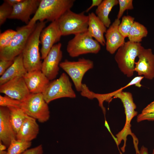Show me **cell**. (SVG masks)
Returning a JSON list of instances; mask_svg holds the SVG:
<instances>
[{
  "label": "cell",
  "instance_id": "9",
  "mask_svg": "<svg viewBox=\"0 0 154 154\" xmlns=\"http://www.w3.org/2000/svg\"><path fill=\"white\" fill-rule=\"evenodd\" d=\"M129 86L127 84L125 86L114 92V98H118L122 102L125 110L126 121L122 129L116 136L117 141L121 142L122 140L126 143V137L129 134H131V122L133 118L137 114L135 110L136 106L133 102L132 94L129 92H123L122 90Z\"/></svg>",
  "mask_w": 154,
  "mask_h": 154
},
{
  "label": "cell",
  "instance_id": "27",
  "mask_svg": "<svg viewBox=\"0 0 154 154\" xmlns=\"http://www.w3.org/2000/svg\"><path fill=\"white\" fill-rule=\"evenodd\" d=\"M16 31L7 29L0 34V49L8 46L16 33Z\"/></svg>",
  "mask_w": 154,
  "mask_h": 154
},
{
  "label": "cell",
  "instance_id": "17",
  "mask_svg": "<svg viewBox=\"0 0 154 154\" xmlns=\"http://www.w3.org/2000/svg\"><path fill=\"white\" fill-rule=\"evenodd\" d=\"M23 77L31 94L42 93L50 82L41 70L27 72Z\"/></svg>",
  "mask_w": 154,
  "mask_h": 154
},
{
  "label": "cell",
  "instance_id": "5",
  "mask_svg": "<svg viewBox=\"0 0 154 154\" xmlns=\"http://www.w3.org/2000/svg\"><path fill=\"white\" fill-rule=\"evenodd\" d=\"M100 49V44L87 31L75 35L66 46L67 51L72 57L89 53L96 54Z\"/></svg>",
  "mask_w": 154,
  "mask_h": 154
},
{
  "label": "cell",
  "instance_id": "13",
  "mask_svg": "<svg viewBox=\"0 0 154 154\" xmlns=\"http://www.w3.org/2000/svg\"><path fill=\"white\" fill-rule=\"evenodd\" d=\"M0 92L21 102L25 100L31 94L23 77L14 78L0 85Z\"/></svg>",
  "mask_w": 154,
  "mask_h": 154
},
{
  "label": "cell",
  "instance_id": "14",
  "mask_svg": "<svg viewBox=\"0 0 154 154\" xmlns=\"http://www.w3.org/2000/svg\"><path fill=\"white\" fill-rule=\"evenodd\" d=\"M40 0H22L13 7L12 13L8 19L20 20L27 25L31 15L36 12Z\"/></svg>",
  "mask_w": 154,
  "mask_h": 154
},
{
  "label": "cell",
  "instance_id": "38",
  "mask_svg": "<svg viewBox=\"0 0 154 154\" xmlns=\"http://www.w3.org/2000/svg\"><path fill=\"white\" fill-rule=\"evenodd\" d=\"M7 147L1 141H0V151L5 150Z\"/></svg>",
  "mask_w": 154,
  "mask_h": 154
},
{
  "label": "cell",
  "instance_id": "23",
  "mask_svg": "<svg viewBox=\"0 0 154 154\" xmlns=\"http://www.w3.org/2000/svg\"><path fill=\"white\" fill-rule=\"evenodd\" d=\"M7 107L9 111L10 119L12 126L17 134L27 115L20 108L13 106Z\"/></svg>",
  "mask_w": 154,
  "mask_h": 154
},
{
  "label": "cell",
  "instance_id": "1",
  "mask_svg": "<svg viewBox=\"0 0 154 154\" xmlns=\"http://www.w3.org/2000/svg\"><path fill=\"white\" fill-rule=\"evenodd\" d=\"M74 0H40L38 9L28 24L35 25L37 21L46 20L51 22L57 21L73 6Z\"/></svg>",
  "mask_w": 154,
  "mask_h": 154
},
{
  "label": "cell",
  "instance_id": "21",
  "mask_svg": "<svg viewBox=\"0 0 154 154\" xmlns=\"http://www.w3.org/2000/svg\"><path fill=\"white\" fill-rule=\"evenodd\" d=\"M13 64L0 78V86L17 77H23L27 72L23 62L22 54L16 57Z\"/></svg>",
  "mask_w": 154,
  "mask_h": 154
},
{
  "label": "cell",
  "instance_id": "2",
  "mask_svg": "<svg viewBox=\"0 0 154 154\" xmlns=\"http://www.w3.org/2000/svg\"><path fill=\"white\" fill-rule=\"evenodd\" d=\"M46 21H38L29 37L22 53L24 66L27 72L41 70L42 62L39 52L40 35L45 28Z\"/></svg>",
  "mask_w": 154,
  "mask_h": 154
},
{
  "label": "cell",
  "instance_id": "22",
  "mask_svg": "<svg viewBox=\"0 0 154 154\" xmlns=\"http://www.w3.org/2000/svg\"><path fill=\"white\" fill-rule=\"evenodd\" d=\"M118 3L117 0H102L96 10L95 14L106 27L109 28L111 23L109 17L110 13Z\"/></svg>",
  "mask_w": 154,
  "mask_h": 154
},
{
  "label": "cell",
  "instance_id": "10",
  "mask_svg": "<svg viewBox=\"0 0 154 154\" xmlns=\"http://www.w3.org/2000/svg\"><path fill=\"white\" fill-rule=\"evenodd\" d=\"M93 62L90 59L80 58L76 61L65 60L61 62L60 67L63 70L71 79L76 90L80 92L83 78L85 74L93 68Z\"/></svg>",
  "mask_w": 154,
  "mask_h": 154
},
{
  "label": "cell",
  "instance_id": "15",
  "mask_svg": "<svg viewBox=\"0 0 154 154\" xmlns=\"http://www.w3.org/2000/svg\"><path fill=\"white\" fill-rule=\"evenodd\" d=\"M135 63L134 71L139 76L151 80L154 78V54L151 49L144 48L138 56Z\"/></svg>",
  "mask_w": 154,
  "mask_h": 154
},
{
  "label": "cell",
  "instance_id": "37",
  "mask_svg": "<svg viewBox=\"0 0 154 154\" xmlns=\"http://www.w3.org/2000/svg\"><path fill=\"white\" fill-rule=\"evenodd\" d=\"M22 0H5L6 2L12 7L22 1Z\"/></svg>",
  "mask_w": 154,
  "mask_h": 154
},
{
  "label": "cell",
  "instance_id": "36",
  "mask_svg": "<svg viewBox=\"0 0 154 154\" xmlns=\"http://www.w3.org/2000/svg\"><path fill=\"white\" fill-rule=\"evenodd\" d=\"M136 154H149L148 149L144 146H142L140 149L136 153Z\"/></svg>",
  "mask_w": 154,
  "mask_h": 154
},
{
  "label": "cell",
  "instance_id": "7",
  "mask_svg": "<svg viewBox=\"0 0 154 154\" xmlns=\"http://www.w3.org/2000/svg\"><path fill=\"white\" fill-rule=\"evenodd\" d=\"M48 104L42 93H31L25 100L21 102L20 108L27 116L43 123L50 117Z\"/></svg>",
  "mask_w": 154,
  "mask_h": 154
},
{
  "label": "cell",
  "instance_id": "8",
  "mask_svg": "<svg viewBox=\"0 0 154 154\" xmlns=\"http://www.w3.org/2000/svg\"><path fill=\"white\" fill-rule=\"evenodd\" d=\"M42 94L48 104L58 99L76 97L69 77L64 73H62L58 79L50 82Z\"/></svg>",
  "mask_w": 154,
  "mask_h": 154
},
{
  "label": "cell",
  "instance_id": "29",
  "mask_svg": "<svg viewBox=\"0 0 154 154\" xmlns=\"http://www.w3.org/2000/svg\"><path fill=\"white\" fill-rule=\"evenodd\" d=\"M132 0H118L119 10L117 16V19H119L122 16L124 11L127 10L133 9Z\"/></svg>",
  "mask_w": 154,
  "mask_h": 154
},
{
  "label": "cell",
  "instance_id": "30",
  "mask_svg": "<svg viewBox=\"0 0 154 154\" xmlns=\"http://www.w3.org/2000/svg\"><path fill=\"white\" fill-rule=\"evenodd\" d=\"M21 102L12 98L7 96L0 95V106L8 107L13 106L20 108Z\"/></svg>",
  "mask_w": 154,
  "mask_h": 154
},
{
  "label": "cell",
  "instance_id": "35",
  "mask_svg": "<svg viewBox=\"0 0 154 154\" xmlns=\"http://www.w3.org/2000/svg\"><path fill=\"white\" fill-rule=\"evenodd\" d=\"M102 0H92V3L90 7L88 8L85 11V12H88L93 7L95 6L97 7L102 2Z\"/></svg>",
  "mask_w": 154,
  "mask_h": 154
},
{
  "label": "cell",
  "instance_id": "33",
  "mask_svg": "<svg viewBox=\"0 0 154 154\" xmlns=\"http://www.w3.org/2000/svg\"><path fill=\"white\" fill-rule=\"evenodd\" d=\"M145 120L154 121V113L145 114L141 113L137 116V121L138 122Z\"/></svg>",
  "mask_w": 154,
  "mask_h": 154
},
{
  "label": "cell",
  "instance_id": "6",
  "mask_svg": "<svg viewBox=\"0 0 154 154\" xmlns=\"http://www.w3.org/2000/svg\"><path fill=\"white\" fill-rule=\"evenodd\" d=\"M36 24L17 27L16 33L9 44L0 49V60H12L22 53L28 40L34 31Z\"/></svg>",
  "mask_w": 154,
  "mask_h": 154
},
{
  "label": "cell",
  "instance_id": "31",
  "mask_svg": "<svg viewBox=\"0 0 154 154\" xmlns=\"http://www.w3.org/2000/svg\"><path fill=\"white\" fill-rule=\"evenodd\" d=\"M14 60H0V75H2L13 64Z\"/></svg>",
  "mask_w": 154,
  "mask_h": 154
},
{
  "label": "cell",
  "instance_id": "18",
  "mask_svg": "<svg viewBox=\"0 0 154 154\" xmlns=\"http://www.w3.org/2000/svg\"><path fill=\"white\" fill-rule=\"evenodd\" d=\"M16 135L10 122L8 108L0 106V141L8 147L11 141L16 139Z\"/></svg>",
  "mask_w": 154,
  "mask_h": 154
},
{
  "label": "cell",
  "instance_id": "3",
  "mask_svg": "<svg viewBox=\"0 0 154 154\" xmlns=\"http://www.w3.org/2000/svg\"><path fill=\"white\" fill-rule=\"evenodd\" d=\"M144 48L140 43L129 40L117 50L115 56V60L121 71L127 77L133 76L135 59Z\"/></svg>",
  "mask_w": 154,
  "mask_h": 154
},
{
  "label": "cell",
  "instance_id": "39",
  "mask_svg": "<svg viewBox=\"0 0 154 154\" xmlns=\"http://www.w3.org/2000/svg\"><path fill=\"white\" fill-rule=\"evenodd\" d=\"M0 154H7V151H0Z\"/></svg>",
  "mask_w": 154,
  "mask_h": 154
},
{
  "label": "cell",
  "instance_id": "20",
  "mask_svg": "<svg viewBox=\"0 0 154 154\" xmlns=\"http://www.w3.org/2000/svg\"><path fill=\"white\" fill-rule=\"evenodd\" d=\"M89 21L87 32L94 38L103 46L106 44L104 35L107 27L93 12L88 15Z\"/></svg>",
  "mask_w": 154,
  "mask_h": 154
},
{
  "label": "cell",
  "instance_id": "12",
  "mask_svg": "<svg viewBox=\"0 0 154 154\" xmlns=\"http://www.w3.org/2000/svg\"><path fill=\"white\" fill-rule=\"evenodd\" d=\"M62 35L57 21L52 22L42 30L40 37L41 58L44 59L57 42Z\"/></svg>",
  "mask_w": 154,
  "mask_h": 154
},
{
  "label": "cell",
  "instance_id": "26",
  "mask_svg": "<svg viewBox=\"0 0 154 154\" xmlns=\"http://www.w3.org/2000/svg\"><path fill=\"white\" fill-rule=\"evenodd\" d=\"M134 19V17L129 15L124 16L122 17L118 29L120 33L125 38L128 37Z\"/></svg>",
  "mask_w": 154,
  "mask_h": 154
},
{
  "label": "cell",
  "instance_id": "19",
  "mask_svg": "<svg viewBox=\"0 0 154 154\" xmlns=\"http://www.w3.org/2000/svg\"><path fill=\"white\" fill-rule=\"evenodd\" d=\"M39 131V127L36 119L27 115L16 134V138L21 141H31L37 137Z\"/></svg>",
  "mask_w": 154,
  "mask_h": 154
},
{
  "label": "cell",
  "instance_id": "4",
  "mask_svg": "<svg viewBox=\"0 0 154 154\" xmlns=\"http://www.w3.org/2000/svg\"><path fill=\"white\" fill-rule=\"evenodd\" d=\"M89 18L84 12L77 13L69 10L57 21L62 36L76 35L87 31Z\"/></svg>",
  "mask_w": 154,
  "mask_h": 154
},
{
  "label": "cell",
  "instance_id": "11",
  "mask_svg": "<svg viewBox=\"0 0 154 154\" xmlns=\"http://www.w3.org/2000/svg\"><path fill=\"white\" fill-rule=\"evenodd\" d=\"M61 46L60 43L54 44L42 63L41 70L50 80L55 79L58 74L62 57Z\"/></svg>",
  "mask_w": 154,
  "mask_h": 154
},
{
  "label": "cell",
  "instance_id": "40",
  "mask_svg": "<svg viewBox=\"0 0 154 154\" xmlns=\"http://www.w3.org/2000/svg\"><path fill=\"white\" fill-rule=\"evenodd\" d=\"M152 154H154V149H153V150Z\"/></svg>",
  "mask_w": 154,
  "mask_h": 154
},
{
  "label": "cell",
  "instance_id": "32",
  "mask_svg": "<svg viewBox=\"0 0 154 154\" xmlns=\"http://www.w3.org/2000/svg\"><path fill=\"white\" fill-rule=\"evenodd\" d=\"M43 150L42 145L33 148L28 149L21 154H42Z\"/></svg>",
  "mask_w": 154,
  "mask_h": 154
},
{
  "label": "cell",
  "instance_id": "28",
  "mask_svg": "<svg viewBox=\"0 0 154 154\" xmlns=\"http://www.w3.org/2000/svg\"><path fill=\"white\" fill-rule=\"evenodd\" d=\"M13 7L6 2H4L0 6V25L3 24L7 19L11 15Z\"/></svg>",
  "mask_w": 154,
  "mask_h": 154
},
{
  "label": "cell",
  "instance_id": "25",
  "mask_svg": "<svg viewBox=\"0 0 154 154\" xmlns=\"http://www.w3.org/2000/svg\"><path fill=\"white\" fill-rule=\"evenodd\" d=\"M31 141H26L13 139L8 147L7 154H21L31 145Z\"/></svg>",
  "mask_w": 154,
  "mask_h": 154
},
{
  "label": "cell",
  "instance_id": "34",
  "mask_svg": "<svg viewBox=\"0 0 154 154\" xmlns=\"http://www.w3.org/2000/svg\"><path fill=\"white\" fill-rule=\"evenodd\" d=\"M153 113H154V101L144 108L141 112V113L143 114Z\"/></svg>",
  "mask_w": 154,
  "mask_h": 154
},
{
  "label": "cell",
  "instance_id": "16",
  "mask_svg": "<svg viewBox=\"0 0 154 154\" xmlns=\"http://www.w3.org/2000/svg\"><path fill=\"white\" fill-rule=\"evenodd\" d=\"M119 19H116L107 29L105 34L106 49L111 54H114L125 42V38L119 32Z\"/></svg>",
  "mask_w": 154,
  "mask_h": 154
},
{
  "label": "cell",
  "instance_id": "24",
  "mask_svg": "<svg viewBox=\"0 0 154 154\" xmlns=\"http://www.w3.org/2000/svg\"><path fill=\"white\" fill-rule=\"evenodd\" d=\"M148 33L147 30L144 25L134 21L128 37L129 41L131 42L140 43L142 39L147 36Z\"/></svg>",
  "mask_w": 154,
  "mask_h": 154
}]
</instances>
